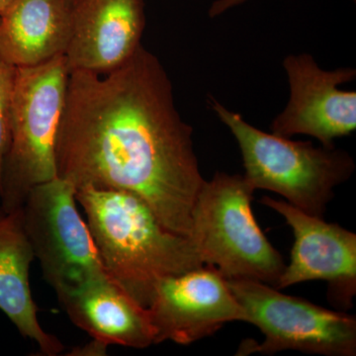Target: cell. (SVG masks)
I'll use <instances>...</instances> for the list:
<instances>
[{
    "instance_id": "e0dca14e",
    "label": "cell",
    "mask_w": 356,
    "mask_h": 356,
    "mask_svg": "<svg viewBox=\"0 0 356 356\" xmlns=\"http://www.w3.org/2000/svg\"><path fill=\"white\" fill-rule=\"evenodd\" d=\"M13 1L14 0H0V16L6 13V9L13 3Z\"/></svg>"
},
{
    "instance_id": "ba28073f",
    "label": "cell",
    "mask_w": 356,
    "mask_h": 356,
    "mask_svg": "<svg viewBox=\"0 0 356 356\" xmlns=\"http://www.w3.org/2000/svg\"><path fill=\"white\" fill-rule=\"evenodd\" d=\"M147 309L154 344L170 341L188 346L216 334L227 323H248L226 278L211 266L159 280Z\"/></svg>"
},
{
    "instance_id": "4fadbf2b",
    "label": "cell",
    "mask_w": 356,
    "mask_h": 356,
    "mask_svg": "<svg viewBox=\"0 0 356 356\" xmlns=\"http://www.w3.org/2000/svg\"><path fill=\"white\" fill-rule=\"evenodd\" d=\"M72 6V0H14L0 16V55L17 67L65 56Z\"/></svg>"
},
{
    "instance_id": "9a60e30c",
    "label": "cell",
    "mask_w": 356,
    "mask_h": 356,
    "mask_svg": "<svg viewBox=\"0 0 356 356\" xmlns=\"http://www.w3.org/2000/svg\"><path fill=\"white\" fill-rule=\"evenodd\" d=\"M17 67L0 55V184L2 170L10 145V124Z\"/></svg>"
},
{
    "instance_id": "30bf717a",
    "label": "cell",
    "mask_w": 356,
    "mask_h": 356,
    "mask_svg": "<svg viewBox=\"0 0 356 356\" xmlns=\"http://www.w3.org/2000/svg\"><path fill=\"white\" fill-rule=\"evenodd\" d=\"M261 203L280 213L291 227L294 245L277 289L307 281L327 283V300L343 311L356 294V235L323 218L312 216L284 200L264 196Z\"/></svg>"
},
{
    "instance_id": "9c48e42d",
    "label": "cell",
    "mask_w": 356,
    "mask_h": 356,
    "mask_svg": "<svg viewBox=\"0 0 356 356\" xmlns=\"http://www.w3.org/2000/svg\"><path fill=\"white\" fill-rule=\"evenodd\" d=\"M289 83L286 107L274 118L271 133L291 138L307 135L324 147L356 129V92L339 86L355 79L351 67L325 70L309 54L289 55L283 62Z\"/></svg>"
},
{
    "instance_id": "277c9868",
    "label": "cell",
    "mask_w": 356,
    "mask_h": 356,
    "mask_svg": "<svg viewBox=\"0 0 356 356\" xmlns=\"http://www.w3.org/2000/svg\"><path fill=\"white\" fill-rule=\"evenodd\" d=\"M254 192L243 175L215 173L199 191L188 238L203 264L227 280H255L276 288L286 264L255 221Z\"/></svg>"
},
{
    "instance_id": "52a82bcc",
    "label": "cell",
    "mask_w": 356,
    "mask_h": 356,
    "mask_svg": "<svg viewBox=\"0 0 356 356\" xmlns=\"http://www.w3.org/2000/svg\"><path fill=\"white\" fill-rule=\"evenodd\" d=\"M76 202V187L57 177L33 187L20 208L35 259L56 292L107 273Z\"/></svg>"
},
{
    "instance_id": "2e32d148",
    "label": "cell",
    "mask_w": 356,
    "mask_h": 356,
    "mask_svg": "<svg viewBox=\"0 0 356 356\" xmlns=\"http://www.w3.org/2000/svg\"><path fill=\"white\" fill-rule=\"evenodd\" d=\"M245 1L248 0H216L210 7L209 15L211 17H216L233 7L245 3Z\"/></svg>"
},
{
    "instance_id": "5b68a950",
    "label": "cell",
    "mask_w": 356,
    "mask_h": 356,
    "mask_svg": "<svg viewBox=\"0 0 356 356\" xmlns=\"http://www.w3.org/2000/svg\"><path fill=\"white\" fill-rule=\"evenodd\" d=\"M65 56L33 67H17L0 200L6 212L20 209L37 185L57 177L56 139L67 95Z\"/></svg>"
},
{
    "instance_id": "6da1fadb",
    "label": "cell",
    "mask_w": 356,
    "mask_h": 356,
    "mask_svg": "<svg viewBox=\"0 0 356 356\" xmlns=\"http://www.w3.org/2000/svg\"><path fill=\"white\" fill-rule=\"evenodd\" d=\"M192 134L165 67L140 44L109 74L70 72L56 139L57 177L76 189L136 194L168 231L189 236L205 182Z\"/></svg>"
},
{
    "instance_id": "ac0fdd59",
    "label": "cell",
    "mask_w": 356,
    "mask_h": 356,
    "mask_svg": "<svg viewBox=\"0 0 356 356\" xmlns=\"http://www.w3.org/2000/svg\"><path fill=\"white\" fill-rule=\"evenodd\" d=\"M72 1H74H74H76V0H72Z\"/></svg>"
},
{
    "instance_id": "3957f363",
    "label": "cell",
    "mask_w": 356,
    "mask_h": 356,
    "mask_svg": "<svg viewBox=\"0 0 356 356\" xmlns=\"http://www.w3.org/2000/svg\"><path fill=\"white\" fill-rule=\"evenodd\" d=\"M210 105L236 138L245 170L243 177L254 191L275 192L307 214L324 217L334 188L355 172L350 154L336 147H315L311 142L264 132L214 98Z\"/></svg>"
},
{
    "instance_id": "8992f818",
    "label": "cell",
    "mask_w": 356,
    "mask_h": 356,
    "mask_svg": "<svg viewBox=\"0 0 356 356\" xmlns=\"http://www.w3.org/2000/svg\"><path fill=\"white\" fill-rule=\"evenodd\" d=\"M227 283L245 309L248 323L257 325L264 336L259 344L252 339L243 341L236 356L273 355L283 350L325 356L356 355L355 316L327 310L259 281L231 280Z\"/></svg>"
},
{
    "instance_id": "7a4b0ae2",
    "label": "cell",
    "mask_w": 356,
    "mask_h": 356,
    "mask_svg": "<svg viewBox=\"0 0 356 356\" xmlns=\"http://www.w3.org/2000/svg\"><path fill=\"white\" fill-rule=\"evenodd\" d=\"M76 198L105 270L145 308L159 280L205 266L191 238L168 231L136 194L83 187Z\"/></svg>"
},
{
    "instance_id": "5bb4252c",
    "label": "cell",
    "mask_w": 356,
    "mask_h": 356,
    "mask_svg": "<svg viewBox=\"0 0 356 356\" xmlns=\"http://www.w3.org/2000/svg\"><path fill=\"white\" fill-rule=\"evenodd\" d=\"M34 252L21 221L20 209L6 212L0 207V310L21 336L38 344L42 355L56 356L64 344L44 332L37 317L29 283Z\"/></svg>"
},
{
    "instance_id": "7c38bea8",
    "label": "cell",
    "mask_w": 356,
    "mask_h": 356,
    "mask_svg": "<svg viewBox=\"0 0 356 356\" xmlns=\"http://www.w3.org/2000/svg\"><path fill=\"white\" fill-rule=\"evenodd\" d=\"M72 322L109 346L146 348L154 344L149 312L108 273L56 292Z\"/></svg>"
},
{
    "instance_id": "8fae6325",
    "label": "cell",
    "mask_w": 356,
    "mask_h": 356,
    "mask_svg": "<svg viewBox=\"0 0 356 356\" xmlns=\"http://www.w3.org/2000/svg\"><path fill=\"white\" fill-rule=\"evenodd\" d=\"M145 27V0H76L65 54L69 72L118 69L142 44Z\"/></svg>"
}]
</instances>
